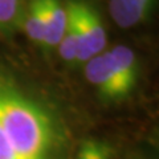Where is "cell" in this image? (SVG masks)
<instances>
[{"mask_svg": "<svg viewBox=\"0 0 159 159\" xmlns=\"http://www.w3.org/2000/svg\"><path fill=\"white\" fill-rule=\"evenodd\" d=\"M24 12L23 0H0V32L9 36L21 28Z\"/></svg>", "mask_w": 159, "mask_h": 159, "instance_id": "ba28073f", "label": "cell"}, {"mask_svg": "<svg viewBox=\"0 0 159 159\" xmlns=\"http://www.w3.org/2000/svg\"><path fill=\"white\" fill-rule=\"evenodd\" d=\"M0 126L17 159H68L70 131L56 107L0 70Z\"/></svg>", "mask_w": 159, "mask_h": 159, "instance_id": "6da1fadb", "label": "cell"}, {"mask_svg": "<svg viewBox=\"0 0 159 159\" xmlns=\"http://www.w3.org/2000/svg\"><path fill=\"white\" fill-rule=\"evenodd\" d=\"M44 9V37L41 48L52 52L60 44L66 25V4L64 0H43Z\"/></svg>", "mask_w": 159, "mask_h": 159, "instance_id": "8992f818", "label": "cell"}, {"mask_svg": "<svg viewBox=\"0 0 159 159\" xmlns=\"http://www.w3.org/2000/svg\"><path fill=\"white\" fill-rule=\"evenodd\" d=\"M66 7L73 16L78 34L77 64H85L105 51L107 41L105 24L97 8L88 0H68Z\"/></svg>", "mask_w": 159, "mask_h": 159, "instance_id": "7a4b0ae2", "label": "cell"}, {"mask_svg": "<svg viewBox=\"0 0 159 159\" xmlns=\"http://www.w3.org/2000/svg\"><path fill=\"white\" fill-rule=\"evenodd\" d=\"M0 159H17L13 155V152L7 147L6 142H4L2 126H0Z\"/></svg>", "mask_w": 159, "mask_h": 159, "instance_id": "8fae6325", "label": "cell"}, {"mask_svg": "<svg viewBox=\"0 0 159 159\" xmlns=\"http://www.w3.org/2000/svg\"><path fill=\"white\" fill-rule=\"evenodd\" d=\"M85 77L88 82L96 88L102 99L121 101L126 98L114 72L107 51L97 54L85 62Z\"/></svg>", "mask_w": 159, "mask_h": 159, "instance_id": "3957f363", "label": "cell"}, {"mask_svg": "<svg viewBox=\"0 0 159 159\" xmlns=\"http://www.w3.org/2000/svg\"><path fill=\"white\" fill-rule=\"evenodd\" d=\"M28 39L33 44L41 47L44 37V9L43 0H31L25 7L23 19V25Z\"/></svg>", "mask_w": 159, "mask_h": 159, "instance_id": "52a82bcc", "label": "cell"}, {"mask_svg": "<svg viewBox=\"0 0 159 159\" xmlns=\"http://www.w3.org/2000/svg\"><path fill=\"white\" fill-rule=\"evenodd\" d=\"M157 0H109V12L119 28L127 29L150 17Z\"/></svg>", "mask_w": 159, "mask_h": 159, "instance_id": "277c9868", "label": "cell"}, {"mask_svg": "<svg viewBox=\"0 0 159 159\" xmlns=\"http://www.w3.org/2000/svg\"><path fill=\"white\" fill-rule=\"evenodd\" d=\"M66 4V3H65ZM66 25L64 29L62 37L60 40L58 44V53L64 61L69 65H74L77 64V54H78V34H77V28L74 24V20L72 13L69 12V9L66 7Z\"/></svg>", "mask_w": 159, "mask_h": 159, "instance_id": "9c48e42d", "label": "cell"}, {"mask_svg": "<svg viewBox=\"0 0 159 159\" xmlns=\"http://www.w3.org/2000/svg\"><path fill=\"white\" fill-rule=\"evenodd\" d=\"M113 147L107 142L89 138L80 145L74 159H113Z\"/></svg>", "mask_w": 159, "mask_h": 159, "instance_id": "30bf717a", "label": "cell"}, {"mask_svg": "<svg viewBox=\"0 0 159 159\" xmlns=\"http://www.w3.org/2000/svg\"><path fill=\"white\" fill-rule=\"evenodd\" d=\"M111 65L114 68L119 85L125 97L135 89L139 76V61L135 52L126 45H117L107 51Z\"/></svg>", "mask_w": 159, "mask_h": 159, "instance_id": "5b68a950", "label": "cell"}]
</instances>
